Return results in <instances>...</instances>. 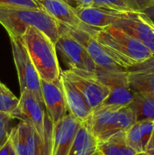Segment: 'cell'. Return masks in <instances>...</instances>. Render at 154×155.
<instances>
[{
  "instance_id": "6da1fadb",
  "label": "cell",
  "mask_w": 154,
  "mask_h": 155,
  "mask_svg": "<svg viewBox=\"0 0 154 155\" xmlns=\"http://www.w3.org/2000/svg\"><path fill=\"white\" fill-rule=\"evenodd\" d=\"M94 36L113 61L125 69L154 55L146 45L116 26L96 30Z\"/></svg>"
},
{
  "instance_id": "7a4b0ae2",
  "label": "cell",
  "mask_w": 154,
  "mask_h": 155,
  "mask_svg": "<svg viewBox=\"0 0 154 155\" xmlns=\"http://www.w3.org/2000/svg\"><path fill=\"white\" fill-rule=\"evenodd\" d=\"M0 24L9 36L21 37L29 27L43 32L54 43L60 36V24L42 9L0 5Z\"/></svg>"
},
{
  "instance_id": "3957f363",
  "label": "cell",
  "mask_w": 154,
  "mask_h": 155,
  "mask_svg": "<svg viewBox=\"0 0 154 155\" xmlns=\"http://www.w3.org/2000/svg\"><path fill=\"white\" fill-rule=\"evenodd\" d=\"M21 38L41 79L46 81L58 80L61 70L55 43L43 32L33 27H29Z\"/></svg>"
},
{
  "instance_id": "277c9868",
  "label": "cell",
  "mask_w": 154,
  "mask_h": 155,
  "mask_svg": "<svg viewBox=\"0 0 154 155\" xmlns=\"http://www.w3.org/2000/svg\"><path fill=\"white\" fill-rule=\"evenodd\" d=\"M136 117L129 106L101 107L91 112L85 122L98 142L127 131L135 123Z\"/></svg>"
},
{
  "instance_id": "5b68a950",
  "label": "cell",
  "mask_w": 154,
  "mask_h": 155,
  "mask_svg": "<svg viewBox=\"0 0 154 155\" xmlns=\"http://www.w3.org/2000/svg\"><path fill=\"white\" fill-rule=\"evenodd\" d=\"M14 61L17 69L21 92L29 91L41 102H43L41 87V77L30 58V54L19 36H9Z\"/></svg>"
},
{
  "instance_id": "8992f818",
  "label": "cell",
  "mask_w": 154,
  "mask_h": 155,
  "mask_svg": "<svg viewBox=\"0 0 154 155\" xmlns=\"http://www.w3.org/2000/svg\"><path fill=\"white\" fill-rule=\"evenodd\" d=\"M94 74L100 81L108 86L110 90L108 98L99 107L128 106L134 99L135 94L128 86L126 69L102 70L97 68Z\"/></svg>"
},
{
  "instance_id": "52a82bcc",
  "label": "cell",
  "mask_w": 154,
  "mask_h": 155,
  "mask_svg": "<svg viewBox=\"0 0 154 155\" xmlns=\"http://www.w3.org/2000/svg\"><path fill=\"white\" fill-rule=\"evenodd\" d=\"M55 46L69 68L91 73L96 71V64L85 48L69 33L65 26L60 24V36Z\"/></svg>"
},
{
  "instance_id": "ba28073f",
  "label": "cell",
  "mask_w": 154,
  "mask_h": 155,
  "mask_svg": "<svg viewBox=\"0 0 154 155\" xmlns=\"http://www.w3.org/2000/svg\"><path fill=\"white\" fill-rule=\"evenodd\" d=\"M61 74L79 89L93 110L99 107L110 95L108 86L100 81L94 73L69 68L62 71Z\"/></svg>"
},
{
  "instance_id": "9c48e42d",
  "label": "cell",
  "mask_w": 154,
  "mask_h": 155,
  "mask_svg": "<svg viewBox=\"0 0 154 155\" xmlns=\"http://www.w3.org/2000/svg\"><path fill=\"white\" fill-rule=\"evenodd\" d=\"M113 26L122 29L146 45L154 54V25L142 12H123Z\"/></svg>"
},
{
  "instance_id": "30bf717a",
  "label": "cell",
  "mask_w": 154,
  "mask_h": 155,
  "mask_svg": "<svg viewBox=\"0 0 154 155\" xmlns=\"http://www.w3.org/2000/svg\"><path fill=\"white\" fill-rule=\"evenodd\" d=\"M41 9L48 13L57 23L70 29L80 30L95 34L97 30L85 24L79 18L75 8L63 0H35Z\"/></svg>"
},
{
  "instance_id": "8fae6325",
  "label": "cell",
  "mask_w": 154,
  "mask_h": 155,
  "mask_svg": "<svg viewBox=\"0 0 154 155\" xmlns=\"http://www.w3.org/2000/svg\"><path fill=\"white\" fill-rule=\"evenodd\" d=\"M44 106V103L41 102L32 92L24 91L21 92L19 103L12 117L14 119L32 124L43 138L46 117Z\"/></svg>"
},
{
  "instance_id": "7c38bea8",
  "label": "cell",
  "mask_w": 154,
  "mask_h": 155,
  "mask_svg": "<svg viewBox=\"0 0 154 155\" xmlns=\"http://www.w3.org/2000/svg\"><path fill=\"white\" fill-rule=\"evenodd\" d=\"M41 87L47 115L53 124H57L67 114L68 110L60 77L57 81L41 79Z\"/></svg>"
},
{
  "instance_id": "4fadbf2b",
  "label": "cell",
  "mask_w": 154,
  "mask_h": 155,
  "mask_svg": "<svg viewBox=\"0 0 154 155\" xmlns=\"http://www.w3.org/2000/svg\"><path fill=\"white\" fill-rule=\"evenodd\" d=\"M82 123L72 114H67L57 124H53V155L68 154Z\"/></svg>"
},
{
  "instance_id": "5bb4252c",
  "label": "cell",
  "mask_w": 154,
  "mask_h": 155,
  "mask_svg": "<svg viewBox=\"0 0 154 155\" xmlns=\"http://www.w3.org/2000/svg\"><path fill=\"white\" fill-rule=\"evenodd\" d=\"M128 86L134 94L154 97V55L127 68Z\"/></svg>"
},
{
  "instance_id": "9a60e30c",
  "label": "cell",
  "mask_w": 154,
  "mask_h": 155,
  "mask_svg": "<svg viewBox=\"0 0 154 155\" xmlns=\"http://www.w3.org/2000/svg\"><path fill=\"white\" fill-rule=\"evenodd\" d=\"M10 139L17 155H39L43 140L32 124L24 121L12 128Z\"/></svg>"
},
{
  "instance_id": "2e32d148",
  "label": "cell",
  "mask_w": 154,
  "mask_h": 155,
  "mask_svg": "<svg viewBox=\"0 0 154 155\" xmlns=\"http://www.w3.org/2000/svg\"><path fill=\"white\" fill-rule=\"evenodd\" d=\"M66 28L69 33L85 48L90 57L96 64L97 68L102 70H116L122 68L113 61V59L106 52L101 44L95 39L93 34L83 30H75L68 27Z\"/></svg>"
},
{
  "instance_id": "e0dca14e",
  "label": "cell",
  "mask_w": 154,
  "mask_h": 155,
  "mask_svg": "<svg viewBox=\"0 0 154 155\" xmlns=\"http://www.w3.org/2000/svg\"><path fill=\"white\" fill-rule=\"evenodd\" d=\"M60 81L69 114H72L82 122H85L90 116L93 110L79 89L61 74Z\"/></svg>"
},
{
  "instance_id": "ac0fdd59",
  "label": "cell",
  "mask_w": 154,
  "mask_h": 155,
  "mask_svg": "<svg viewBox=\"0 0 154 155\" xmlns=\"http://www.w3.org/2000/svg\"><path fill=\"white\" fill-rule=\"evenodd\" d=\"M79 18L82 21L95 30H101L114 25L120 19L123 12L107 10L96 7L75 8Z\"/></svg>"
},
{
  "instance_id": "d6986e66",
  "label": "cell",
  "mask_w": 154,
  "mask_h": 155,
  "mask_svg": "<svg viewBox=\"0 0 154 155\" xmlns=\"http://www.w3.org/2000/svg\"><path fill=\"white\" fill-rule=\"evenodd\" d=\"M154 127V120L137 121L125 133L128 145L137 153L144 152Z\"/></svg>"
},
{
  "instance_id": "ffe728a7",
  "label": "cell",
  "mask_w": 154,
  "mask_h": 155,
  "mask_svg": "<svg viewBox=\"0 0 154 155\" xmlns=\"http://www.w3.org/2000/svg\"><path fill=\"white\" fill-rule=\"evenodd\" d=\"M67 155H98V141L85 123H82Z\"/></svg>"
},
{
  "instance_id": "44dd1931",
  "label": "cell",
  "mask_w": 154,
  "mask_h": 155,
  "mask_svg": "<svg viewBox=\"0 0 154 155\" xmlns=\"http://www.w3.org/2000/svg\"><path fill=\"white\" fill-rule=\"evenodd\" d=\"M125 133L121 132L98 142V155H137V151L128 145Z\"/></svg>"
},
{
  "instance_id": "7402d4cb",
  "label": "cell",
  "mask_w": 154,
  "mask_h": 155,
  "mask_svg": "<svg viewBox=\"0 0 154 155\" xmlns=\"http://www.w3.org/2000/svg\"><path fill=\"white\" fill-rule=\"evenodd\" d=\"M128 106L134 111L137 121L144 120H154L153 96L143 94H135L134 99Z\"/></svg>"
},
{
  "instance_id": "603a6c76",
  "label": "cell",
  "mask_w": 154,
  "mask_h": 155,
  "mask_svg": "<svg viewBox=\"0 0 154 155\" xmlns=\"http://www.w3.org/2000/svg\"><path fill=\"white\" fill-rule=\"evenodd\" d=\"M18 103L19 98H17L7 87L0 89V113L8 114L12 117Z\"/></svg>"
},
{
  "instance_id": "cb8c5ba5",
  "label": "cell",
  "mask_w": 154,
  "mask_h": 155,
  "mask_svg": "<svg viewBox=\"0 0 154 155\" xmlns=\"http://www.w3.org/2000/svg\"><path fill=\"white\" fill-rule=\"evenodd\" d=\"M92 6L120 12H134L126 0H95Z\"/></svg>"
},
{
  "instance_id": "d4e9b609",
  "label": "cell",
  "mask_w": 154,
  "mask_h": 155,
  "mask_svg": "<svg viewBox=\"0 0 154 155\" xmlns=\"http://www.w3.org/2000/svg\"><path fill=\"white\" fill-rule=\"evenodd\" d=\"M52 133L53 123L46 114L45 123V132L43 140L41 145L39 155H53L52 154Z\"/></svg>"
},
{
  "instance_id": "484cf974",
  "label": "cell",
  "mask_w": 154,
  "mask_h": 155,
  "mask_svg": "<svg viewBox=\"0 0 154 155\" xmlns=\"http://www.w3.org/2000/svg\"><path fill=\"white\" fill-rule=\"evenodd\" d=\"M14 118L8 114L0 113V148L5 143L10 136L12 128L11 123Z\"/></svg>"
},
{
  "instance_id": "4316f807",
  "label": "cell",
  "mask_w": 154,
  "mask_h": 155,
  "mask_svg": "<svg viewBox=\"0 0 154 155\" xmlns=\"http://www.w3.org/2000/svg\"><path fill=\"white\" fill-rule=\"evenodd\" d=\"M0 5L41 9L35 0H0Z\"/></svg>"
},
{
  "instance_id": "83f0119b",
  "label": "cell",
  "mask_w": 154,
  "mask_h": 155,
  "mask_svg": "<svg viewBox=\"0 0 154 155\" xmlns=\"http://www.w3.org/2000/svg\"><path fill=\"white\" fill-rule=\"evenodd\" d=\"M134 12H141L149 5L154 2V0H126Z\"/></svg>"
},
{
  "instance_id": "f1b7e54d",
  "label": "cell",
  "mask_w": 154,
  "mask_h": 155,
  "mask_svg": "<svg viewBox=\"0 0 154 155\" xmlns=\"http://www.w3.org/2000/svg\"><path fill=\"white\" fill-rule=\"evenodd\" d=\"M0 155H17L10 136L5 143L0 148Z\"/></svg>"
},
{
  "instance_id": "f546056e",
  "label": "cell",
  "mask_w": 154,
  "mask_h": 155,
  "mask_svg": "<svg viewBox=\"0 0 154 155\" xmlns=\"http://www.w3.org/2000/svg\"><path fill=\"white\" fill-rule=\"evenodd\" d=\"M141 12H143V13H144L145 15L148 17V18L150 20L151 22H152L154 25V2L149 5L148 6H146V7L145 8H143Z\"/></svg>"
},
{
  "instance_id": "4dcf8cb0",
  "label": "cell",
  "mask_w": 154,
  "mask_h": 155,
  "mask_svg": "<svg viewBox=\"0 0 154 155\" xmlns=\"http://www.w3.org/2000/svg\"><path fill=\"white\" fill-rule=\"evenodd\" d=\"M148 155H154V127L152 130V134H151L150 139L147 144L146 150L144 151Z\"/></svg>"
},
{
  "instance_id": "1f68e13d",
  "label": "cell",
  "mask_w": 154,
  "mask_h": 155,
  "mask_svg": "<svg viewBox=\"0 0 154 155\" xmlns=\"http://www.w3.org/2000/svg\"><path fill=\"white\" fill-rule=\"evenodd\" d=\"M95 0H75V8L91 7Z\"/></svg>"
},
{
  "instance_id": "d6a6232c",
  "label": "cell",
  "mask_w": 154,
  "mask_h": 155,
  "mask_svg": "<svg viewBox=\"0 0 154 155\" xmlns=\"http://www.w3.org/2000/svg\"><path fill=\"white\" fill-rule=\"evenodd\" d=\"M63 1H65L66 2H67L68 4L71 5H72V4H75V0H63Z\"/></svg>"
},
{
  "instance_id": "836d02e7",
  "label": "cell",
  "mask_w": 154,
  "mask_h": 155,
  "mask_svg": "<svg viewBox=\"0 0 154 155\" xmlns=\"http://www.w3.org/2000/svg\"><path fill=\"white\" fill-rule=\"evenodd\" d=\"M5 88H6V86H5L4 84H2L1 82H0V89H5Z\"/></svg>"
},
{
  "instance_id": "e575fe53",
  "label": "cell",
  "mask_w": 154,
  "mask_h": 155,
  "mask_svg": "<svg viewBox=\"0 0 154 155\" xmlns=\"http://www.w3.org/2000/svg\"><path fill=\"white\" fill-rule=\"evenodd\" d=\"M137 155H148V154H146L145 152H142V153H137Z\"/></svg>"
}]
</instances>
